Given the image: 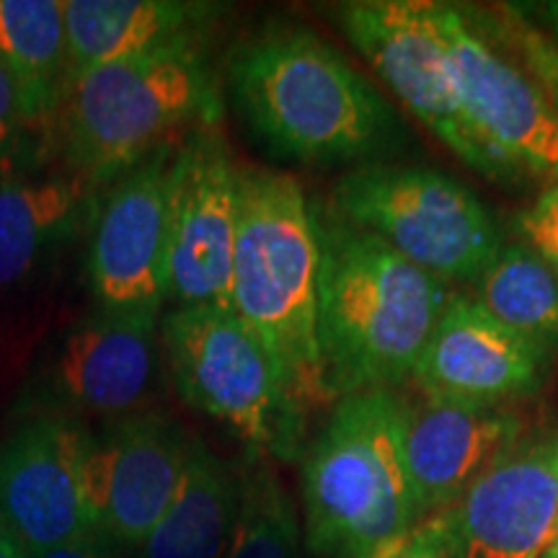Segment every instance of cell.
<instances>
[{"label": "cell", "mask_w": 558, "mask_h": 558, "mask_svg": "<svg viewBox=\"0 0 558 558\" xmlns=\"http://www.w3.org/2000/svg\"><path fill=\"white\" fill-rule=\"evenodd\" d=\"M226 81L251 137L279 160L380 163L409 140L378 86L308 26L267 24L239 39Z\"/></svg>", "instance_id": "cell-1"}, {"label": "cell", "mask_w": 558, "mask_h": 558, "mask_svg": "<svg viewBox=\"0 0 558 558\" xmlns=\"http://www.w3.org/2000/svg\"><path fill=\"white\" fill-rule=\"evenodd\" d=\"M318 235L316 337L329 401L393 390L411 378L450 290L331 207L313 209Z\"/></svg>", "instance_id": "cell-2"}, {"label": "cell", "mask_w": 558, "mask_h": 558, "mask_svg": "<svg viewBox=\"0 0 558 558\" xmlns=\"http://www.w3.org/2000/svg\"><path fill=\"white\" fill-rule=\"evenodd\" d=\"M318 235L295 177L239 166L230 311L269 349L303 411L331 403L324 386L318 320Z\"/></svg>", "instance_id": "cell-3"}, {"label": "cell", "mask_w": 558, "mask_h": 558, "mask_svg": "<svg viewBox=\"0 0 558 558\" xmlns=\"http://www.w3.org/2000/svg\"><path fill=\"white\" fill-rule=\"evenodd\" d=\"M409 403L378 388L344 396L303 452L305 546L318 558H380L418 525L407 469Z\"/></svg>", "instance_id": "cell-4"}, {"label": "cell", "mask_w": 558, "mask_h": 558, "mask_svg": "<svg viewBox=\"0 0 558 558\" xmlns=\"http://www.w3.org/2000/svg\"><path fill=\"white\" fill-rule=\"evenodd\" d=\"M58 120L70 177L104 192L179 130L220 124V86L205 41L86 70L68 83Z\"/></svg>", "instance_id": "cell-5"}, {"label": "cell", "mask_w": 558, "mask_h": 558, "mask_svg": "<svg viewBox=\"0 0 558 558\" xmlns=\"http://www.w3.org/2000/svg\"><path fill=\"white\" fill-rule=\"evenodd\" d=\"M160 352L179 399L246 442L292 463L305 448V416L259 337L230 308H173L160 320Z\"/></svg>", "instance_id": "cell-6"}, {"label": "cell", "mask_w": 558, "mask_h": 558, "mask_svg": "<svg viewBox=\"0 0 558 558\" xmlns=\"http://www.w3.org/2000/svg\"><path fill=\"white\" fill-rule=\"evenodd\" d=\"M329 207L445 284L476 282L501 246L484 202L427 166H354L337 181Z\"/></svg>", "instance_id": "cell-7"}, {"label": "cell", "mask_w": 558, "mask_h": 558, "mask_svg": "<svg viewBox=\"0 0 558 558\" xmlns=\"http://www.w3.org/2000/svg\"><path fill=\"white\" fill-rule=\"evenodd\" d=\"M333 19L403 109L452 156L499 184L520 181L522 173L488 145L465 109L432 0H349Z\"/></svg>", "instance_id": "cell-8"}, {"label": "cell", "mask_w": 558, "mask_h": 558, "mask_svg": "<svg viewBox=\"0 0 558 558\" xmlns=\"http://www.w3.org/2000/svg\"><path fill=\"white\" fill-rule=\"evenodd\" d=\"M239 166L220 124L184 132L173 148L166 199V300L177 308H230Z\"/></svg>", "instance_id": "cell-9"}, {"label": "cell", "mask_w": 558, "mask_h": 558, "mask_svg": "<svg viewBox=\"0 0 558 558\" xmlns=\"http://www.w3.org/2000/svg\"><path fill=\"white\" fill-rule=\"evenodd\" d=\"M156 311L96 308L62 333L29 386L26 414L122 418L156 396L160 337Z\"/></svg>", "instance_id": "cell-10"}, {"label": "cell", "mask_w": 558, "mask_h": 558, "mask_svg": "<svg viewBox=\"0 0 558 558\" xmlns=\"http://www.w3.org/2000/svg\"><path fill=\"white\" fill-rule=\"evenodd\" d=\"M90 439L81 418L39 411L0 445V530L29 556L94 533L86 505Z\"/></svg>", "instance_id": "cell-11"}, {"label": "cell", "mask_w": 558, "mask_h": 558, "mask_svg": "<svg viewBox=\"0 0 558 558\" xmlns=\"http://www.w3.org/2000/svg\"><path fill=\"white\" fill-rule=\"evenodd\" d=\"M192 437L171 414L145 409L111 418L90 439L86 505L94 533L140 548L177 497Z\"/></svg>", "instance_id": "cell-12"}, {"label": "cell", "mask_w": 558, "mask_h": 558, "mask_svg": "<svg viewBox=\"0 0 558 558\" xmlns=\"http://www.w3.org/2000/svg\"><path fill=\"white\" fill-rule=\"evenodd\" d=\"M435 19L476 130L520 173L558 184V114L533 75L460 5L435 3Z\"/></svg>", "instance_id": "cell-13"}, {"label": "cell", "mask_w": 558, "mask_h": 558, "mask_svg": "<svg viewBox=\"0 0 558 558\" xmlns=\"http://www.w3.org/2000/svg\"><path fill=\"white\" fill-rule=\"evenodd\" d=\"M177 140L137 160L99 194L86 259L99 308L156 311L166 300V199Z\"/></svg>", "instance_id": "cell-14"}, {"label": "cell", "mask_w": 558, "mask_h": 558, "mask_svg": "<svg viewBox=\"0 0 558 558\" xmlns=\"http://www.w3.org/2000/svg\"><path fill=\"white\" fill-rule=\"evenodd\" d=\"M550 357L543 347L499 324L476 298L456 292L411 378L424 399L505 407L543 386Z\"/></svg>", "instance_id": "cell-15"}, {"label": "cell", "mask_w": 558, "mask_h": 558, "mask_svg": "<svg viewBox=\"0 0 558 558\" xmlns=\"http://www.w3.org/2000/svg\"><path fill=\"white\" fill-rule=\"evenodd\" d=\"M448 520L458 558H543L558 538V432L484 473Z\"/></svg>", "instance_id": "cell-16"}, {"label": "cell", "mask_w": 558, "mask_h": 558, "mask_svg": "<svg viewBox=\"0 0 558 558\" xmlns=\"http://www.w3.org/2000/svg\"><path fill=\"white\" fill-rule=\"evenodd\" d=\"M525 418L507 407L424 399L407 414V469L418 522L448 512L522 445Z\"/></svg>", "instance_id": "cell-17"}, {"label": "cell", "mask_w": 558, "mask_h": 558, "mask_svg": "<svg viewBox=\"0 0 558 558\" xmlns=\"http://www.w3.org/2000/svg\"><path fill=\"white\" fill-rule=\"evenodd\" d=\"M218 3L186 0H65L70 81L90 68L181 41H205Z\"/></svg>", "instance_id": "cell-18"}, {"label": "cell", "mask_w": 558, "mask_h": 558, "mask_svg": "<svg viewBox=\"0 0 558 558\" xmlns=\"http://www.w3.org/2000/svg\"><path fill=\"white\" fill-rule=\"evenodd\" d=\"M99 194L75 177H0V290L29 282L41 264L90 230Z\"/></svg>", "instance_id": "cell-19"}, {"label": "cell", "mask_w": 558, "mask_h": 558, "mask_svg": "<svg viewBox=\"0 0 558 558\" xmlns=\"http://www.w3.org/2000/svg\"><path fill=\"white\" fill-rule=\"evenodd\" d=\"M241 501L239 465L192 437L171 507L140 546V558H226Z\"/></svg>", "instance_id": "cell-20"}, {"label": "cell", "mask_w": 558, "mask_h": 558, "mask_svg": "<svg viewBox=\"0 0 558 558\" xmlns=\"http://www.w3.org/2000/svg\"><path fill=\"white\" fill-rule=\"evenodd\" d=\"M0 62L16 83L32 130H50L70 83L65 3L0 0Z\"/></svg>", "instance_id": "cell-21"}, {"label": "cell", "mask_w": 558, "mask_h": 558, "mask_svg": "<svg viewBox=\"0 0 558 558\" xmlns=\"http://www.w3.org/2000/svg\"><path fill=\"white\" fill-rule=\"evenodd\" d=\"M473 288V298L499 324L558 352V279L525 243H501Z\"/></svg>", "instance_id": "cell-22"}, {"label": "cell", "mask_w": 558, "mask_h": 558, "mask_svg": "<svg viewBox=\"0 0 558 558\" xmlns=\"http://www.w3.org/2000/svg\"><path fill=\"white\" fill-rule=\"evenodd\" d=\"M239 476V518L226 558H298V509L271 458L246 450Z\"/></svg>", "instance_id": "cell-23"}, {"label": "cell", "mask_w": 558, "mask_h": 558, "mask_svg": "<svg viewBox=\"0 0 558 558\" xmlns=\"http://www.w3.org/2000/svg\"><path fill=\"white\" fill-rule=\"evenodd\" d=\"M473 24L512 54L533 75L550 107L558 114V45L546 37L533 21L518 11V5H499L494 11H465Z\"/></svg>", "instance_id": "cell-24"}, {"label": "cell", "mask_w": 558, "mask_h": 558, "mask_svg": "<svg viewBox=\"0 0 558 558\" xmlns=\"http://www.w3.org/2000/svg\"><path fill=\"white\" fill-rule=\"evenodd\" d=\"M34 137L16 83L0 62V177L37 169Z\"/></svg>", "instance_id": "cell-25"}, {"label": "cell", "mask_w": 558, "mask_h": 558, "mask_svg": "<svg viewBox=\"0 0 558 558\" xmlns=\"http://www.w3.org/2000/svg\"><path fill=\"white\" fill-rule=\"evenodd\" d=\"M518 228L522 243L558 279V184L546 186L533 205L518 213Z\"/></svg>", "instance_id": "cell-26"}, {"label": "cell", "mask_w": 558, "mask_h": 558, "mask_svg": "<svg viewBox=\"0 0 558 558\" xmlns=\"http://www.w3.org/2000/svg\"><path fill=\"white\" fill-rule=\"evenodd\" d=\"M380 558H458L448 512L422 520L399 546Z\"/></svg>", "instance_id": "cell-27"}, {"label": "cell", "mask_w": 558, "mask_h": 558, "mask_svg": "<svg viewBox=\"0 0 558 558\" xmlns=\"http://www.w3.org/2000/svg\"><path fill=\"white\" fill-rule=\"evenodd\" d=\"M29 558H122V548L104 538L101 533H88L68 546L34 554Z\"/></svg>", "instance_id": "cell-28"}, {"label": "cell", "mask_w": 558, "mask_h": 558, "mask_svg": "<svg viewBox=\"0 0 558 558\" xmlns=\"http://www.w3.org/2000/svg\"><path fill=\"white\" fill-rule=\"evenodd\" d=\"M518 11L558 45V0L543 3H518Z\"/></svg>", "instance_id": "cell-29"}, {"label": "cell", "mask_w": 558, "mask_h": 558, "mask_svg": "<svg viewBox=\"0 0 558 558\" xmlns=\"http://www.w3.org/2000/svg\"><path fill=\"white\" fill-rule=\"evenodd\" d=\"M0 558H29V554H26L16 541H11L9 535L0 530Z\"/></svg>", "instance_id": "cell-30"}, {"label": "cell", "mask_w": 558, "mask_h": 558, "mask_svg": "<svg viewBox=\"0 0 558 558\" xmlns=\"http://www.w3.org/2000/svg\"><path fill=\"white\" fill-rule=\"evenodd\" d=\"M543 558H558V538L554 541V546H550L546 554H543Z\"/></svg>", "instance_id": "cell-31"}]
</instances>
